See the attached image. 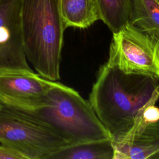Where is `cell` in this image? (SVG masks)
<instances>
[{
    "instance_id": "cell-1",
    "label": "cell",
    "mask_w": 159,
    "mask_h": 159,
    "mask_svg": "<svg viewBox=\"0 0 159 159\" xmlns=\"http://www.w3.org/2000/svg\"><path fill=\"white\" fill-rule=\"evenodd\" d=\"M159 99V79L127 74L109 61L101 65L89 102L113 142L131 130L140 112Z\"/></svg>"
},
{
    "instance_id": "cell-2",
    "label": "cell",
    "mask_w": 159,
    "mask_h": 159,
    "mask_svg": "<svg viewBox=\"0 0 159 159\" xmlns=\"http://www.w3.org/2000/svg\"><path fill=\"white\" fill-rule=\"evenodd\" d=\"M20 14L27 59L42 77L58 81L66 29L58 0H21Z\"/></svg>"
},
{
    "instance_id": "cell-3",
    "label": "cell",
    "mask_w": 159,
    "mask_h": 159,
    "mask_svg": "<svg viewBox=\"0 0 159 159\" xmlns=\"http://www.w3.org/2000/svg\"><path fill=\"white\" fill-rule=\"evenodd\" d=\"M24 112L52 128L68 145L112 139L89 101L74 89L57 81H51L43 106Z\"/></svg>"
},
{
    "instance_id": "cell-4",
    "label": "cell",
    "mask_w": 159,
    "mask_h": 159,
    "mask_svg": "<svg viewBox=\"0 0 159 159\" xmlns=\"http://www.w3.org/2000/svg\"><path fill=\"white\" fill-rule=\"evenodd\" d=\"M0 143L25 159H48L68 145L58 133L42 121L4 104L0 109Z\"/></svg>"
},
{
    "instance_id": "cell-5",
    "label": "cell",
    "mask_w": 159,
    "mask_h": 159,
    "mask_svg": "<svg viewBox=\"0 0 159 159\" xmlns=\"http://www.w3.org/2000/svg\"><path fill=\"white\" fill-rule=\"evenodd\" d=\"M107 61L125 73L159 79V39L128 23L113 34Z\"/></svg>"
},
{
    "instance_id": "cell-6",
    "label": "cell",
    "mask_w": 159,
    "mask_h": 159,
    "mask_svg": "<svg viewBox=\"0 0 159 159\" xmlns=\"http://www.w3.org/2000/svg\"><path fill=\"white\" fill-rule=\"evenodd\" d=\"M20 6L21 0H0V74L32 71L25 52Z\"/></svg>"
},
{
    "instance_id": "cell-7",
    "label": "cell",
    "mask_w": 159,
    "mask_h": 159,
    "mask_svg": "<svg viewBox=\"0 0 159 159\" xmlns=\"http://www.w3.org/2000/svg\"><path fill=\"white\" fill-rule=\"evenodd\" d=\"M51 80L32 71L0 74V100L2 104L24 112L44 106Z\"/></svg>"
},
{
    "instance_id": "cell-8",
    "label": "cell",
    "mask_w": 159,
    "mask_h": 159,
    "mask_svg": "<svg viewBox=\"0 0 159 159\" xmlns=\"http://www.w3.org/2000/svg\"><path fill=\"white\" fill-rule=\"evenodd\" d=\"M144 109L137 117L129 133L113 142V159H159V120L146 123L142 120Z\"/></svg>"
},
{
    "instance_id": "cell-9",
    "label": "cell",
    "mask_w": 159,
    "mask_h": 159,
    "mask_svg": "<svg viewBox=\"0 0 159 159\" xmlns=\"http://www.w3.org/2000/svg\"><path fill=\"white\" fill-rule=\"evenodd\" d=\"M65 28L85 29L99 19L95 0H58Z\"/></svg>"
},
{
    "instance_id": "cell-10",
    "label": "cell",
    "mask_w": 159,
    "mask_h": 159,
    "mask_svg": "<svg viewBox=\"0 0 159 159\" xmlns=\"http://www.w3.org/2000/svg\"><path fill=\"white\" fill-rule=\"evenodd\" d=\"M112 139L89 142L64 147L48 159H113Z\"/></svg>"
},
{
    "instance_id": "cell-11",
    "label": "cell",
    "mask_w": 159,
    "mask_h": 159,
    "mask_svg": "<svg viewBox=\"0 0 159 159\" xmlns=\"http://www.w3.org/2000/svg\"><path fill=\"white\" fill-rule=\"evenodd\" d=\"M129 23L159 39V0H131Z\"/></svg>"
},
{
    "instance_id": "cell-12",
    "label": "cell",
    "mask_w": 159,
    "mask_h": 159,
    "mask_svg": "<svg viewBox=\"0 0 159 159\" xmlns=\"http://www.w3.org/2000/svg\"><path fill=\"white\" fill-rule=\"evenodd\" d=\"M100 20L116 33L129 23L131 0H95Z\"/></svg>"
},
{
    "instance_id": "cell-13",
    "label": "cell",
    "mask_w": 159,
    "mask_h": 159,
    "mask_svg": "<svg viewBox=\"0 0 159 159\" xmlns=\"http://www.w3.org/2000/svg\"><path fill=\"white\" fill-rule=\"evenodd\" d=\"M142 120L146 123L154 122L159 120V108L155 104L148 105L143 111Z\"/></svg>"
},
{
    "instance_id": "cell-14",
    "label": "cell",
    "mask_w": 159,
    "mask_h": 159,
    "mask_svg": "<svg viewBox=\"0 0 159 159\" xmlns=\"http://www.w3.org/2000/svg\"><path fill=\"white\" fill-rule=\"evenodd\" d=\"M0 159H25L24 157L16 151L0 145Z\"/></svg>"
},
{
    "instance_id": "cell-15",
    "label": "cell",
    "mask_w": 159,
    "mask_h": 159,
    "mask_svg": "<svg viewBox=\"0 0 159 159\" xmlns=\"http://www.w3.org/2000/svg\"><path fill=\"white\" fill-rule=\"evenodd\" d=\"M2 106H3V104H2V103L1 102V100H0V109L2 108Z\"/></svg>"
}]
</instances>
